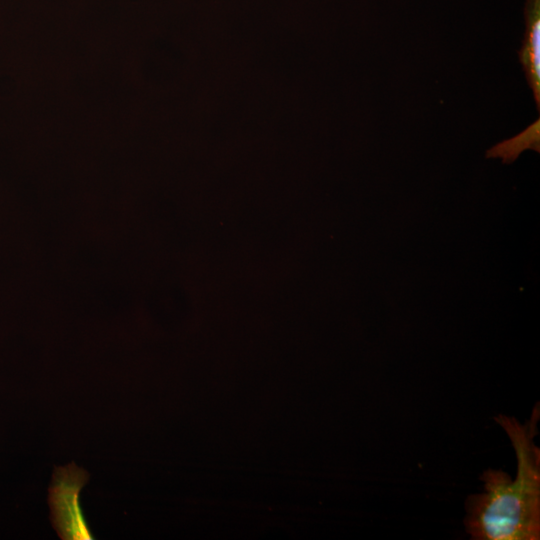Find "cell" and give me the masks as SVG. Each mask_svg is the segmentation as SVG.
Segmentation results:
<instances>
[{
	"instance_id": "6da1fadb",
	"label": "cell",
	"mask_w": 540,
	"mask_h": 540,
	"mask_svg": "<svg viewBox=\"0 0 540 540\" xmlns=\"http://www.w3.org/2000/svg\"><path fill=\"white\" fill-rule=\"evenodd\" d=\"M539 417L537 403L524 424L506 415L494 418L514 448L517 473L512 480L501 470L483 472L484 492L465 502L464 525L472 539H540V449L533 441Z\"/></svg>"
},
{
	"instance_id": "7a4b0ae2",
	"label": "cell",
	"mask_w": 540,
	"mask_h": 540,
	"mask_svg": "<svg viewBox=\"0 0 540 540\" xmlns=\"http://www.w3.org/2000/svg\"><path fill=\"white\" fill-rule=\"evenodd\" d=\"M88 478L74 463L54 469L48 503L53 527L63 540L93 539L79 505V493Z\"/></svg>"
},
{
	"instance_id": "3957f363",
	"label": "cell",
	"mask_w": 540,
	"mask_h": 540,
	"mask_svg": "<svg viewBox=\"0 0 540 540\" xmlns=\"http://www.w3.org/2000/svg\"><path fill=\"white\" fill-rule=\"evenodd\" d=\"M526 30L519 60L540 110V0H527L524 9Z\"/></svg>"
},
{
	"instance_id": "277c9868",
	"label": "cell",
	"mask_w": 540,
	"mask_h": 540,
	"mask_svg": "<svg viewBox=\"0 0 540 540\" xmlns=\"http://www.w3.org/2000/svg\"><path fill=\"white\" fill-rule=\"evenodd\" d=\"M531 148L539 152V119L529 129L513 139L499 143L487 152V157H500L503 162L514 161L520 152Z\"/></svg>"
}]
</instances>
